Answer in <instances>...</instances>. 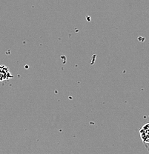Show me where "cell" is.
Listing matches in <instances>:
<instances>
[{
    "label": "cell",
    "mask_w": 149,
    "mask_h": 154,
    "mask_svg": "<svg viewBox=\"0 0 149 154\" xmlns=\"http://www.w3.org/2000/svg\"><path fill=\"white\" fill-rule=\"evenodd\" d=\"M13 78V75L11 74L10 70L5 65H0V82L7 81Z\"/></svg>",
    "instance_id": "obj_1"
},
{
    "label": "cell",
    "mask_w": 149,
    "mask_h": 154,
    "mask_svg": "<svg viewBox=\"0 0 149 154\" xmlns=\"http://www.w3.org/2000/svg\"><path fill=\"white\" fill-rule=\"evenodd\" d=\"M139 134L143 143H149V123L142 127L139 130Z\"/></svg>",
    "instance_id": "obj_2"
}]
</instances>
